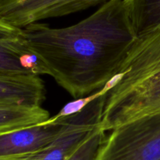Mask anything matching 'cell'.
Segmentation results:
<instances>
[{
  "label": "cell",
  "instance_id": "6da1fadb",
  "mask_svg": "<svg viewBox=\"0 0 160 160\" xmlns=\"http://www.w3.org/2000/svg\"><path fill=\"white\" fill-rule=\"evenodd\" d=\"M21 35L45 75L75 99L93 93L117 75L138 38L126 0H111L65 28L31 24Z\"/></svg>",
  "mask_w": 160,
  "mask_h": 160
},
{
  "label": "cell",
  "instance_id": "7a4b0ae2",
  "mask_svg": "<svg viewBox=\"0 0 160 160\" xmlns=\"http://www.w3.org/2000/svg\"><path fill=\"white\" fill-rule=\"evenodd\" d=\"M104 96L99 125L103 131L160 111V26L138 36Z\"/></svg>",
  "mask_w": 160,
  "mask_h": 160
},
{
  "label": "cell",
  "instance_id": "3957f363",
  "mask_svg": "<svg viewBox=\"0 0 160 160\" xmlns=\"http://www.w3.org/2000/svg\"><path fill=\"white\" fill-rule=\"evenodd\" d=\"M95 160H160V111L111 130Z\"/></svg>",
  "mask_w": 160,
  "mask_h": 160
},
{
  "label": "cell",
  "instance_id": "277c9868",
  "mask_svg": "<svg viewBox=\"0 0 160 160\" xmlns=\"http://www.w3.org/2000/svg\"><path fill=\"white\" fill-rule=\"evenodd\" d=\"M111 0H1L0 19L14 28L63 17Z\"/></svg>",
  "mask_w": 160,
  "mask_h": 160
},
{
  "label": "cell",
  "instance_id": "5b68a950",
  "mask_svg": "<svg viewBox=\"0 0 160 160\" xmlns=\"http://www.w3.org/2000/svg\"><path fill=\"white\" fill-rule=\"evenodd\" d=\"M104 97L94 100L81 111L69 116L68 122L51 144L36 152L33 160H65L99 124Z\"/></svg>",
  "mask_w": 160,
  "mask_h": 160
},
{
  "label": "cell",
  "instance_id": "8992f818",
  "mask_svg": "<svg viewBox=\"0 0 160 160\" xmlns=\"http://www.w3.org/2000/svg\"><path fill=\"white\" fill-rule=\"evenodd\" d=\"M69 117L0 133V158L31 155L51 144L63 130Z\"/></svg>",
  "mask_w": 160,
  "mask_h": 160
},
{
  "label": "cell",
  "instance_id": "52a82bcc",
  "mask_svg": "<svg viewBox=\"0 0 160 160\" xmlns=\"http://www.w3.org/2000/svg\"><path fill=\"white\" fill-rule=\"evenodd\" d=\"M45 93L39 75H0V104L42 106Z\"/></svg>",
  "mask_w": 160,
  "mask_h": 160
},
{
  "label": "cell",
  "instance_id": "ba28073f",
  "mask_svg": "<svg viewBox=\"0 0 160 160\" xmlns=\"http://www.w3.org/2000/svg\"><path fill=\"white\" fill-rule=\"evenodd\" d=\"M0 75H40L45 72L20 35L0 40Z\"/></svg>",
  "mask_w": 160,
  "mask_h": 160
},
{
  "label": "cell",
  "instance_id": "9c48e42d",
  "mask_svg": "<svg viewBox=\"0 0 160 160\" xmlns=\"http://www.w3.org/2000/svg\"><path fill=\"white\" fill-rule=\"evenodd\" d=\"M49 118V112L42 106L0 104V133L42 123Z\"/></svg>",
  "mask_w": 160,
  "mask_h": 160
},
{
  "label": "cell",
  "instance_id": "30bf717a",
  "mask_svg": "<svg viewBox=\"0 0 160 160\" xmlns=\"http://www.w3.org/2000/svg\"><path fill=\"white\" fill-rule=\"evenodd\" d=\"M137 37L160 26V0H126Z\"/></svg>",
  "mask_w": 160,
  "mask_h": 160
},
{
  "label": "cell",
  "instance_id": "8fae6325",
  "mask_svg": "<svg viewBox=\"0 0 160 160\" xmlns=\"http://www.w3.org/2000/svg\"><path fill=\"white\" fill-rule=\"evenodd\" d=\"M119 79V75H114L102 88H101L98 90L95 91L93 93L88 95L86 97H81V98L76 99V100L70 101L67 103V104L64 105L62 108V109L56 115L50 117L49 119H47V122H55V121L58 120L59 119H63V118L69 117V116L73 115L75 114H78L80 111H82L86 106L92 103L94 100H97V99L102 97L112 89L114 86V85L117 83V82Z\"/></svg>",
  "mask_w": 160,
  "mask_h": 160
},
{
  "label": "cell",
  "instance_id": "7c38bea8",
  "mask_svg": "<svg viewBox=\"0 0 160 160\" xmlns=\"http://www.w3.org/2000/svg\"><path fill=\"white\" fill-rule=\"evenodd\" d=\"M106 132L98 124L90 135L65 160H95L106 140Z\"/></svg>",
  "mask_w": 160,
  "mask_h": 160
},
{
  "label": "cell",
  "instance_id": "4fadbf2b",
  "mask_svg": "<svg viewBox=\"0 0 160 160\" xmlns=\"http://www.w3.org/2000/svg\"><path fill=\"white\" fill-rule=\"evenodd\" d=\"M21 29L14 28L0 19V40L20 37Z\"/></svg>",
  "mask_w": 160,
  "mask_h": 160
},
{
  "label": "cell",
  "instance_id": "5bb4252c",
  "mask_svg": "<svg viewBox=\"0 0 160 160\" xmlns=\"http://www.w3.org/2000/svg\"><path fill=\"white\" fill-rule=\"evenodd\" d=\"M32 155L33 154H31V155H20V156H16V157H9V158H0V160H28L30 158V157H31Z\"/></svg>",
  "mask_w": 160,
  "mask_h": 160
},
{
  "label": "cell",
  "instance_id": "9a60e30c",
  "mask_svg": "<svg viewBox=\"0 0 160 160\" xmlns=\"http://www.w3.org/2000/svg\"><path fill=\"white\" fill-rule=\"evenodd\" d=\"M34 154H35V153H34ZM34 154H33V155H31V157H30V158H29V159H28V160H33V156H34Z\"/></svg>",
  "mask_w": 160,
  "mask_h": 160
},
{
  "label": "cell",
  "instance_id": "2e32d148",
  "mask_svg": "<svg viewBox=\"0 0 160 160\" xmlns=\"http://www.w3.org/2000/svg\"><path fill=\"white\" fill-rule=\"evenodd\" d=\"M0 1H1V0H0Z\"/></svg>",
  "mask_w": 160,
  "mask_h": 160
}]
</instances>
